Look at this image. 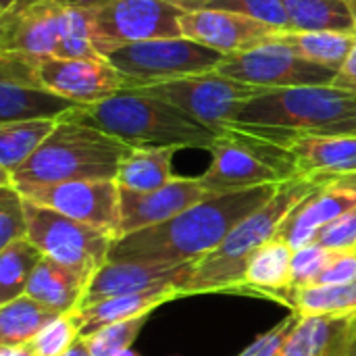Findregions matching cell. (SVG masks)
I'll use <instances>...</instances> for the list:
<instances>
[{
	"mask_svg": "<svg viewBox=\"0 0 356 356\" xmlns=\"http://www.w3.org/2000/svg\"><path fill=\"white\" fill-rule=\"evenodd\" d=\"M58 119L0 123V179L23 167L56 129Z\"/></svg>",
	"mask_w": 356,
	"mask_h": 356,
	"instance_id": "obj_25",
	"label": "cell"
},
{
	"mask_svg": "<svg viewBox=\"0 0 356 356\" xmlns=\"http://www.w3.org/2000/svg\"><path fill=\"white\" fill-rule=\"evenodd\" d=\"M40 86L75 104H96L127 88V79L104 58L42 56Z\"/></svg>",
	"mask_w": 356,
	"mask_h": 356,
	"instance_id": "obj_13",
	"label": "cell"
},
{
	"mask_svg": "<svg viewBox=\"0 0 356 356\" xmlns=\"http://www.w3.org/2000/svg\"><path fill=\"white\" fill-rule=\"evenodd\" d=\"M81 338V325L77 311L58 315L48 323L31 342L29 348L35 356H63Z\"/></svg>",
	"mask_w": 356,
	"mask_h": 356,
	"instance_id": "obj_32",
	"label": "cell"
},
{
	"mask_svg": "<svg viewBox=\"0 0 356 356\" xmlns=\"http://www.w3.org/2000/svg\"><path fill=\"white\" fill-rule=\"evenodd\" d=\"M40 60L38 54L27 52H0V81L27 86V88H42L40 86Z\"/></svg>",
	"mask_w": 356,
	"mask_h": 356,
	"instance_id": "obj_36",
	"label": "cell"
},
{
	"mask_svg": "<svg viewBox=\"0 0 356 356\" xmlns=\"http://www.w3.org/2000/svg\"><path fill=\"white\" fill-rule=\"evenodd\" d=\"M131 150L129 144L94 125L60 119L38 152L8 179H0V184L25 190L65 181L117 179V173Z\"/></svg>",
	"mask_w": 356,
	"mask_h": 356,
	"instance_id": "obj_4",
	"label": "cell"
},
{
	"mask_svg": "<svg viewBox=\"0 0 356 356\" xmlns=\"http://www.w3.org/2000/svg\"><path fill=\"white\" fill-rule=\"evenodd\" d=\"M25 198V196H23ZM27 240L35 244L44 257H50L71 269H77L94 280V275L108 263L113 236L79 223L58 211L35 204L25 198Z\"/></svg>",
	"mask_w": 356,
	"mask_h": 356,
	"instance_id": "obj_10",
	"label": "cell"
},
{
	"mask_svg": "<svg viewBox=\"0 0 356 356\" xmlns=\"http://www.w3.org/2000/svg\"><path fill=\"white\" fill-rule=\"evenodd\" d=\"M0 356H35L27 346H0Z\"/></svg>",
	"mask_w": 356,
	"mask_h": 356,
	"instance_id": "obj_41",
	"label": "cell"
},
{
	"mask_svg": "<svg viewBox=\"0 0 356 356\" xmlns=\"http://www.w3.org/2000/svg\"><path fill=\"white\" fill-rule=\"evenodd\" d=\"M44 259L42 250L27 238L0 248V307L23 296L27 284Z\"/></svg>",
	"mask_w": 356,
	"mask_h": 356,
	"instance_id": "obj_30",
	"label": "cell"
},
{
	"mask_svg": "<svg viewBox=\"0 0 356 356\" xmlns=\"http://www.w3.org/2000/svg\"><path fill=\"white\" fill-rule=\"evenodd\" d=\"M90 284V275L71 269L50 257H44L35 267L25 294L56 311L58 315H65L81 307Z\"/></svg>",
	"mask_w": 356,
	"mask_h": 356,
	"instance_id": "obj_20",
	"label": "cell"
},
{
	"mask_svg": "<svg viewBox=\"0 0 356 356\" xmlns=\"http://www.w3.org/2000/svg\"><path fill=\"white\" fill-rule=\"evenodd\" d=\"M323 184L327 181L307 177H292L284 181L267 204L242 219L211 254L196 261L194 273L184 288V296L223 292L242 294L244 273L250 257L261 246L277 238L286 217Z\"/></svg>",
	"mask_w": 356,
	"mask_h": 356,
	"instance_id": "obj_5",
	"label": "cell"
},
{
	"mask_svg": "<svg viewBox=\"0 0 356 356\" xmlns=\"http://www.w3.org/2000/svg\"><path fill=\"white\" fill-rule=\"evenodd\" d=\"M21 2H25V0H0V15H2V13H8L10 8H15V6L21 4Z\"/></svg>",
	"mask_w": 356,
	"mask_h": 356,
	"instance_id": "obj_43",
	"label": "cell"
},
{
	"mask_svg": "<svg viewBox=\"0 0 356 356\" xmlns=\"http://www.w3.org/2000/svg\"><path fill=\"white\" fill-rule=\"evenodd\" d=\"M332 254H334V250L321 246L319 242L296 248L294 257H292V286H290V290H305V288L313 286L317 275L330 263Z\"/></svg>",
	"mask_w": 356,
	"mask_h": 356,
	"instance_id": "obj_35",
	"label": "cell"
},
{
	"mask_svg": "<svg viewBox=\"0 0 356 356\" xmlns=\"http://www.w3.org/2000/svg\"><path fill=\"white\" fill-rule=\"evenodd\" d=\"M217 73L263 90L332 86L336 77V71L305 60L273 40L257 48L225 56L217 67Z\"/></svg>",
	"mask_w": 356,
	"mask_h": 356,
	"instance_id": "obj_11",
	"label": "cell"
},
{
	"mask_svg": "<svg viewBox=\"0 0 356 356\" xmlns=\"http://www.w3.org/2000/svg\"><path fill=\"white\" fill-rule=\"evenodd\" d=\"M298 319H300V315L292 311L286 319H282L269 332L261 334L246 350H242L238 356H277L280 350H282V346H284V342L288 340V336L296 327Z\"/></svg>",
	"mask_w": 356,
	"mask_h": 356,
	"instance_id": "obj_37",
	"label": "cell"
},
{
	"mask_svg": "<svg viewBox=\"0 0 356 356\" xmlns=\"http://www.w3.org/2000/svg\"><path fill=\"white\" fill-rule=\"evenodd\" d=\"M294 177L332 181L356 173V136H300L282 144Z\"/></svg>",
	"mask_w": 356,
	"mask_h": 356,
	"instance_id": "obj_19",
	"label": "cell"
},
{
	"mask_svg": "<svg viewBox=\"0 0 356 356\" xmlns=\"http://www.w3.org/2000/svg\"><path fill=\"white\" fill-rule=\"evenodd\" d=\"M175 152L177 148H134L123 161L115 181L121 190L129 192L159 190L177 177L171 169Z\"/></svg>",
	"mask_w": 356,
	"mask_h": 356,
	"instance_id": "obj_26",
	"label": "cell"
},
{
	"mask_svg": "<svg viewBox=\"0 0 356 356\" xmlns=\"http://www.w3.org/2000/svg\"><path fill=\"white\" fill-rule=\"evenodd\" d=\"M196 263H146V261H108L92 280L81 307L140 292L177 288L184 294ZM79 307V309H81Z\"/></svg>",
	"mask_w": 356,
	"mask_h": 356,
	"instance_id": "obj_15",
	"label": "cell"
},
{
	"mask_svg": "<svg viewBox=\"0 0 356 356\" xmlns=\"http://www.w3.org/2000/svg\"><path fill=\"white\" fill-rule=\"evenodd\" d=\"M356 282L355 250H334L330 263L317 275L313 286H344ZM309 286V288H313Z\"/></svg>",
	"mask_w": 356,
	"mask_h": 356,
	"instance_id": "obj_39",
	"label": "cell"
},
{
	"mask_svg": "<svg viewBox=\"0 0 356 356\" xmlns=\"http://www.w3.org/2000/svg\"><path fill=\"white\" fill-rule=\"evenodd\" d=\"M75 2H81V4H90V2H100V0H75Z\"/></svg>",
	"mask_w": 356,
	"mask_h": 356,
	"instance_id": "obj_46",
	"label": "cell"
},
{
	"mask_svg": "<svg viewBox=\"0 0 356 356\" xmlns=\"http://www.w3.org/2000/svg\"><path fill=\"white\" fill-rule=\"evenodd\" d=\"M356 207V173L336 177L307 196L282 223L277 238L292 250L317 242V236L332 221Z\"/></svg>",
	"mask_w": 356,
	"mask_h": 356,
	"instance_id": "obj_18",
	"label": "cell"
},
{
	"mask_svg": "<svg viewBox=\"0 0 356 356\" xmlns=\"http://www.w3.org/2000/svg\"><path fill=\"white\" fill-rule=\"evenodd\" d=\"M86 8L92 44L100 56L125 44L184 35L179 19L186 10L171 0H100Z\"/></svg>",
	"mask_w": 356,
	"mask_h": 356,
	"instance_id": "obj_8",
	"label": "cell"
},
{
	"mask_svg": "<svg viewBox=\"0 0 356 356\" xmlns=\"http://www.w3.org/2000/svg\"><path fill=\"white\" fill-rule=\"evenodd\" d=\"M58 317L56 311L23 294L0 307V346H27L48 323Z\"/></svg>",
	"mask_w": 356,
	"mask_h": 356,
	"instance_id": "obj_27",
	"label": "cell"
},
{
	"mask_svg": "<svg viewBox=\"0 0 356 356\" xmlns=\"http://www.w3.org/2000/svg\"><path fill=\"white\" fill-rule=\"evenodd\" d=\"M63 356H92V353H90V348H88V344H86V340L83 338H79L67 353Z\"/></svg>",
	"mask_w": 356,
	"mask_h": 356,
	"instance_id": "obj_42",
	"label": "cell"
},
{
	"mask_svg": "<svg viewBox=\"0 0 356 356\" xmlns=\"http://www.w3.org/2000/svg\"><path fill=\"white\" fill-rule=\"evenodd\" d=\"M292 246L282 238L261 246L246 265L242 292L263 294L280 302L292 286Z\"/></svg>",
	"mask_w": 356,
	"mask_h": 356,
	"instance_id": "obj_22",
	"label": "cell"
},
{
	"mask_svg": "<svg viewBox=\"0 0 356 356\" xmlns=\"http://www.w3.org/2000/svg\"><path fill=\"white\" fill-rule=\"evenodd\" d=\"M117 356H140L136 350H131V348H127V350H123V353H119Z\"/></svg>",
	"mask_w": 356,
	"mask_h": 356,
	"instance_id": "obj_45",
	"label": "cell"
},
{
	"mask_svg": "<svg viewBox=\"0 0 356 356\" xmlns=\"http://www.w3.org/2000/svg\"><path fill=\"white\" fill-rule=\"evenodd\" d=\"M348 356H356V342H355V346H353V350H350V355Z\"/></svg>",
	"mask_w": 356,
	"mask_h": 356,
	"instance_id": "obj_47",
	"label": "cell"
},
{
	"mask_svg": "<svg viewBox=\"0 0 356 356\" xmlns=\"http://www.w3.org/2000/svg\"><path fill=\"white\" fill-rule=\"evenodd\" d=\"M75 104L44 88H27L0 81V123L35 121V119H65Z\"/></svg>",
	"mask_w": 356,
	"mask_h": 356,
	"instance_id": "obj_23",
	"label": "cell"
},
{
	"mask_svg": "<svg viewBox=\"0 0 356 356\" xmlns=\"http://www.w3.org/2000/svg\"><path fill=\"white\" fill-rule=\"evenodd\" d=\"M104 58L127 79L129 90L217 71L225 56L181 35L125 44Z\"/></svg>",
	"mask_w": 356,
	"mask_h": 356,
	"instance_id": "obj_7",
	"label": "cell"
},
{
	"mask_svg": "<svg viewBox=\"0 0 356 356\" xmlns=\"http://www.w3.org/2000/svg\"><path fill=\"white\" fill-rule=\"evenodd\" d=\"M317 242L330 250H355L356 246V207L344 213L317 236Z\"/></svg>",
	"mask_w": 356,
	"mask_h": 356,
	"instance_id": "obj_38",
	"label": "cell"
},
{
	"mask_svg": "<svg viewBox=\"0 0 356 356\" xmlns=\"http://www.w3.org/2000/svg\"><path fill=\"white\" fill-rule=\"evenodd\" d=\"M280 186L269 184L217 194L161 225L119 238L113 244L108 261L196 263L211 254L242 219L267 204Z\"/></svg>",
	"mask_w": 356,
	"mask_h": 356,
	"instance_id": "obj_1",
	"label": "cell"
},
{
	"mask_svg": "<svg viewBox=\"0 0 356 356\" xmlns=\"http://www.w3.org/2000/svg\"><path fill=\"white\" fill-rule=\"evenodd\" d=\"M355 254H356V246H355Z\"/></svg>",
	"mask_w": 356,
	"mask_h": 356,
	"instance_id": "obj_48",
	"label": "cell"
},
{
	"mask_svg": "<svg viewBox=\"0 0 356 356\" xmlns=\"http://www.w3.org/2000/svg\"><path fill=\"white\" fill-rule=\"evenodd\" d=\"M181 290L167 288V290H154V292H140V294H127V296H113L88 307L77 309L81 336H88L104 325L111 323H123L140 317H148L152 311L163 307L165 302L181 298Z\"/></svg>",
	"mask_w": 356,
	"mask_h": 356,
	"instance_id": "obj_21",
	"label": "cell"
},
{
	"mask_svg": "<svg viewBox=\"0 0 356 356\" xmlns=\"http://www.w3.org/2000/svg\"><path fill=\"white\" fill-rule=\"evenodd\" d=\"M148 317H140V319H131L123 323H111L81 338L86 340L92 356H117L119 353L131 348V344L144 330Z\"/></svg>",
	"mask_w": 356,
	"mask_h": 356,
	"instance_id": "obj_33",
	"label": "cell"
},
{
	"mask_svg": "<svg viewBox=\"0 0 356 356\" xmlns=\"http://www.w3.org/2000/svg\"><path fill=\"white\" fill-rule=\"evenodd\" d=\"M344 2H346V6H348V10H350V17H353L356 27V0H344Z\"/></svg>",
	"mask_w": 356,
	"mask_h": 356,
	"instance_id": "obj_44",
	"label": "cell"
},
{
	"mask_svg": "<svg viewBox=\"0 0 356 356\" xmlns=\"http://www.w3.org/2000/svg\"><path fill=\"white\" fill-rule=\"evenodd\" d=\"M184 10H229L240 13L282 31H288V15L282 0H171Z\"/></svg>",
	"mask_w": 356,
	"mask_h": 356,
	"instance_id": "obj_31",
	"label": "cell"
},
{
	"mask_svg": "<svg viewBox=\"0 0 356 356\" xmlns=\"http://www.w3.org/2000/svg\"><path fill=\"white\" fill-rule=\"evenodd\" d=\"M209 152L213 159L200 179L215 194L284 184L294 177L292 163L282 146L242 131L227 129Z\"/></svg>",
	"mask_w": 356,
	"mask_h": 356,
	"instance_id": "obj_6",
	"label": "cell"
},
{
	"mask_svg": "<svg viewBox=\"0 0 356 356\" xmlns=\"http://www.w3.org/2000/svg\"><path fill=\"white\" fill-rule=\"evenodd\" d=\"M179 27L184 38L213 48L223 56L257 48L282 31L269 23L229 10H186Z\"/></svg>",
	"mask_w": 356,
	"mask_h": 356,
	"instance_id": "obj_17",
	"label": "cell"
},
{
	"mask_svg": "<svg viewBox=\"0 0 356 356\" xmlns=\"http://www.w3.org/2000/svg\"><path fill=\"white\" fill-rule=\"evenodd\" d=\"M67 0H25L0 15V52L58 56Z\"/></svg>",
	"mask_w": 356,
	"mask_h": 356,
	"instance_id": "obj_14",
	"label": "cell"
},
{
	"mask_svg": "<svg viewBox=\"0 0 356 356\" xmlns=\"http://www.w3.org/2000/svg\"><path fill=\"white\" fill-rule=\"evenodd\" d=\"M65 119L94 125L131 148L211 150L219 140V134L181 108L134 90H121L96 104H79Z\"/></svg>",
	"mask_w": 356,
	"mask_h": 356,
	"instance_id": "obj_3",
	"label": "cell"
},
{
	"mask_svg": "<svg viewBox=\"0 0 356 356\" xmlns=\"http://www.w3.org/2000/svg\"><path fill=\"white\" fill-rule=\"evenodd\" d=\"M213 196L217 194L211 192L200 177H175L152 192L121 190V238L161 225Z\"/></svg>",
	"mask_w": 356,
	"mask_h": 356,
	"instance_id": "obj_16",
	"label": "cell"
},
{
	"mask_svg": "<svg viewBox=\"0 0 356 356\" xmlns=\"http://www.w3.org/2000/svg\"><path fill=\"white\" fill-rule=\"evenodd\" d=\"M23 238H27L25 198L17 188L0 184V248Z\"/></svg>",
	"mask_w": 356,
	"mask_h": 356,
	"instance_id": "obj_34",
	"label": "cell"
},
{
	"mask_svg": "<svg viewBox=\"0 0 356 356\" xmlns=\"http://www.w3.org/2000/svg\"><path fill=\"white\" fill-rule=\"evenodd\" d=\"M227 129L277 146L300 136H356V92L334 86L265 90Z\"/></svg>",
	"mask_w": 356,
	"mask_h": 356,
	"instance_id": "obj_2",
	"label": "cell"
},
{
	"mask_svg": "<svg viewBox=\"0 0 356 356\" xmlns=\"http://www.w3.org/2000/svg\"><path fill=\"white\" fill-rule=\"evenodd\" d=\"M129 90L144 96L161 98L181 108L186 115L211 127L219 136L227 131V127L236 121L238 113L248 100L265 92L263 88L225 77L217 71L175 79L167 83H156V86L129 88Z\"/></svg>",
	"mask_w": 356,
	"mask_h": 356,
	"instance_id": "obj_9",
	"label": "cell"
},
{
	"mask_svg": "<svg viewBox=\"0 0 356 356\" xmlns=\"http://www.w3.org/2000/svg\"><path fill=\"white\" fill-rule=\"evenodd\" d=\"M27 200L121 238V188L115 179L65 181L19 190Z\"/></svg>",
	"mask_w": 356,
	"mask_h": 356,
	"instance_id": "obj_12",
	"label": "cell"
},
{
	"mask_svg": "<svg viewBox=\"0 0 356 356\" xmlns=\"http://www.w3.org/2000/svg\"><path fill=\"white\" fill-rule=\"evenodd\" d=\"M334 88H340V90H348V92H356V42L350 50V54L346 56L344 65L340 67V71L336 73L334 81H332Z\"/></svg>",
	"mask_w": 356,
	"mask_h": 356,
	"instance_id": "obj_40",
	"label": "cell"
},
{
	"mask_svg": "<svg viewBox=\"0 0 356 356\" xmlns=\"http://www.w3.org/2000/svg\"><path fill=\"white\" fill-rule=\"evenodd\" d=\"M273 42L284 44L296 56L321 65L332 71H340L356 42V33L342 31H277Z\"/></svg>",
	"mask_w": 356,
	"mask_h": 356,
	"instance_id": "obj_24",
	"label": "cell"
},
{
	"mask_svg": "<svg viewBox=\"0 0 356 356\" xmlns=\"http://www.w3.org/2000/svg\"><path fill=\"white\" fill-rule=\"evenodd\" d=\"M280 302H286L300 317L309 315H348L356 313V282L344 286H313L288 290Z\"/></svg>",
	"mask_w": 356,
	"mask_h": 356,
	"instance_id": "obj_29",
	"label": "cell"
},
{
	"mask_svg": "<svg viewBox=\"0 0 356 356\" xmlns=\"http://www.w3.org/2000/svg\"><path fill=\"white\" fill-rule=\"evenodd\" d=\"M288 15V31H342L356 33L344 0H282Z\"/></svg>",
	"mask_w": 356,
	"mask_h": 356,
	"instance_id": "obj_28",
	"label": "cell"
}]
</instances>
